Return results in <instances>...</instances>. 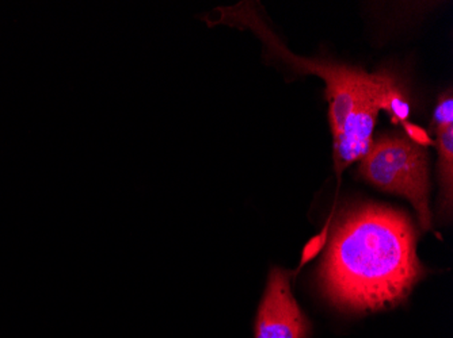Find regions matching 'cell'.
Here are the masks:
<instances>
[{"label":"cell","instance_id":"6da1fadb","mask_svg":"<svg viewBox=\"0 0 453 338\" xmlns=\"http://www.w3.org/2000/svg\"><path fill=\"white\" fill-rule=\"evenodd\" d=\"M424 276L413 223L402 211L380 205L349 211L319 268L326 298L349 312L398 306Z\"/></svg>","mask_w":453,"mask_h":338},{"label":"cell","instance_id":"7a4b0ae2","mask_svg":"<svg viewBox=\"0 0 453 338\" xmlns=\"http://www.w3.org/2000/svg\"><path fill=\"white\" fill-rule=\"evenodd\" d=\"M221 12L219 24L253 30L269 52L292 65L295 71L319 76L326 83L328 116L334 137L335 169L338 174L348 165L363 159L372 145L373 129L379 111L384 110L394 124H404L410 106L401 81L394 73L381 71L368 73L360 68L334 61L310 60L292 55L250 4H241Z\"/></svg>","mask_w":453,"mask_h":338},{"label":"cell","instance_id":"3957f363","mask_svg":"<svg viewBox=\"0 0 453 338\" xmlns=\"http://www.w3.org/2000/svg\"><path fill=\"white\" fill-rule=\"evenodd\" d=\"M358 175L381 192L406 198L416 208L421 228L430 230L432 213L425 147L399 134H383L373 139L360 160Z\"/></svg>","mask_w":453,"mask_h":338},{"label":"cell","instance_id":"277c9868","mask_svg":"<svg viewBox=\"0 0 453 338\" xmlns=\"http://www.w3.org/2000/svg\"><path fill=\"white\" fill-rule=\"evenodd\" d=\"M312 325L291 289V272L274 267L254 322V338H310Z\"/></svg>","mask_w":453,"mask_h":338},{"label":"cell","instance_id":"5b68a950","mask_svg":"<svg viewBox=\"0 0 453 338\" xmlns=\"http://www.w3.org/2000/svg\"><path fill=\"white\" fill-rule=\"evenodd\" d=\"M436 146L437 151H439L441 211L450 215V213H452L453 184V124L437 133Z\"/></svg>","mask_w":453,"mask_h":338},{"label":"cell","instance_id":"8992f818","mask_svg":"<svg viewBox=\"0 0 453 338\" xmlns=\"http://www.w3.org/2000/svg\"><path fill=\"white\" fill-rule=\"evenodd\" d=\"M453 124V98L452 93L447 91L440 96L439 101H437L436 109H434V121H432V126L430 131L434 133H440V131L447 129L448 126Z\"/></svg>","mask_w":453,"mask_h":338},{"label":"cell","instance_id":"52a82bcc","mask_svg":"<svg viewBox=\"0 0 453 338\" xmlns=\"http://www.w3.org/2000/svg\"><path fill=\"white\" fill-rule=\"evenodd\" d=\"M327 231L328 226H326L322 231H320L319 235L315 236L314 238L308 241L307 245L303 249L302 253V260H300L299 269L303 268L308 261H311L318 253L322 252V249L325 248L326 243H327Z\"/></svg>","mask_w":453,"mask_h":338},{"label":"cell","instance_id":"ba28073f","mask_svg":"<svg viewBox=\"0 0 453 338\" xmlns=\"http://www.w3.org/2000/svg\"><path fill=\"white\" fill-rule=\"evenodd\" d=\"M402 124H403L404 133L407 134L410 141L422 147L434 145V139H430L429 134L424 129L419 128L418 124H410V122H404Z\"/></svg>","mask_w":453,"mask_h":338}]
</instances>
